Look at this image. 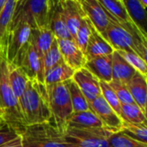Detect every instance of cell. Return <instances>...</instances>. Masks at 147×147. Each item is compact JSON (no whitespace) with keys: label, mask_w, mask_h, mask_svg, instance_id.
<instances>
[{"label":"cell","mask_w":147,"mask_h":147,"mask_svg":"<svg viewBox=\"0 0 147 147\" xmlns=\"http://www.w3.org/2000/svg\"><path fill=\"white\" fill-rule=\"evenodd\" d=\"M100 87H101V95L108 102V104L121 116V103L120 102L115 92L110 87L109 83L100 81Z\"/></svg>","instance_id":"34"},{"label":"cell","mask_w":147,"mask_h":147,"mask_svg":"<svg viewBox=\"0 0 147 147\" xmlns=\"http://www.w3.org/2000/svg\"><path fill=\"white\" fill-rule=\"evenodd\" d=\"M18 136L19 134L16 130L10 128L7 125H3L0 127V146L11 141Z\"/></svg>","instance_id":"36"},{"label":"cell","mask_w":147,"mask_h":147,"mask_svg":"<svg viewBox=\"0 0 147 147\" xmlns=\"http://www.w3.org/2000/svg\"><path fill=\"white\" fill-rule=\"evenodd\" d=\"M31 28L30 25L22 21L11 23L7 38V59L10 65L29 43Z\"/></svg>","instance_id":"9"},{"label":"cell","mask_w":147,"mask_h":147,"mask_svg":"<svg viewBox=\"0 0 147 147\" xmlns=\"http://www.w3.org/2000/svg\"><path fill=\"white\" fill-rule=\"evenodd\" d=\"M114 18L121 23H134L121 0H97Z\"/></svg>","instance_id":"27"},{"label":"cell","mask_w":147,"mask_h":147,"mask_svg":"<svg viewBox=\"0 0 147 147\" xmlns=\"http://www.w3.org/2000/svg\"><path fill=\"white\" fill-rule=\"evenodd\" d=\"M62 6L65 21L73 40L82 19L86 16L78 2L73 0H63Z\"/></svg>","instance_id":"15"},{"label":"cell","mask_w":147,"mask_h":147,"mask_svg":"<svg viewBox=\"0 0 147 147\" xmlns=\"http://www.w3.org/2000/svg\"><path fill=\"white\" fill-rule=\"evenodd\" d=\"M114 51V48L109 45V43L91 24V33L84 52L86 59L110 55Z\"/></svg>","instance_id":"14"},{"label":"cell","mask_w":147,"mask_h":147,"mask_svg":"<svg viewBox=\"0 0 147 147\" xmlns=\"http://www.w3.org/2000/svg\"><path fill=\"white\" fill-rule=\"evenodd\" d=\"M121 130L133 139L147 144L146 123H131L123 121Z\"/></svg>","instance_id":"30"},{"label":"cell","mask_w":147,"mask_h":147,"mask_svg":"<svg viewBox=\"0 0 147 147\" xmlns=\"http://www.w3.org/2000/svg\"><path fill=\"white\" fill-rule=\"evenodd\" d=\"M91 33V22L85 16L82 19L79 28L76 33V35L73 40L76 42L79 49L84 53L89 38Z\"/></svg>","instance_id":"31"},{"label":"cell","mask_w":147,"mask_h":147,"mask_svg":"<svg viewBox=\"0 0 147 147\" xmlns=\"http://www.w3.org/2000/svg\"><path fill=\"white\" fill-rule=\"evenodd\" d=\"M19 104L26 126L51 121L48 93L44 84L28 79Z\"/></svg>","instance_id":"3"},{"label":"cell","mask_w":147,"mask_h":147,"mask_svg":"<svg viewBox=\"0 0 147 147\" xmlns=\"http://www.w3.org/2000/svg\"><path fill=\"white\" fill-rule=\"evenodd\" d=\"M9 80L11 90L19 102L24 93L28 78L21 68L9 64Z\"/></svg>","instance_id":"25"},{"label":"cell","mask_w":147,"mask_h":147,"mask_svg":"<svg viewBox=\"0 0 147 147\" xmlns=\"http://www.w3.org/2000/svg\"><path fill=\"white\" fill-rule=\"evenodd\" d=\"M84 68L99 81L109 83L112 80V54L87 59Z\"/></svg>","instance_id":"16"},{"label":"cell","mask_w":147,"mask_h":147,"mask_svg":"<svg viewBox=\"0 0 147 147\" xmlns=\"http://www.w3.org/2000/svg\"><path fill=\"white\" fill-rule=\"evenodd\" d=\"M62 1L63 0H53L51 9L49 28L53 33L55 38L72 40L64 18Z\"/></svg>","instance_id":"17"},{"label":"cell","mask_w":147,"mask_h":147,"mask_svg":"<svg viewBox=\"0 0 147 147\" xmlns=\"http://www.w3.org/2000/svg\"><path fill=\"white\" fill-rule=\"evenodd\" d=\"M72 79L78 84L89 103L101 96L100 81L86 68L84 67L75 71Z\"/></svg>","instance_id":"12"},{"label":"cell","mask_w":147,"mask_h":147,"mask_svg":"<svg viewBox=\"0 0 147 147\" xmlns=\"http://www.w3.org/2000/svg\"><path fill=\"white\" fill-rule=\"evenodd\" d=\"M55 36L50 28H32L30 42L43 60V57L53 44Z\"/></svg>","instance_id":"19"},{"label":"cell","mask_w":147,"mask_h":147,"mask_svg":"<svg viewBox=\"0 0 147 147\" xmlns=\"http://www.w3.org/2000/svg\"><path fill=\"white\" fill-rule=\"evenodd\" d=\"M139 2V3L145 9H146V6H147V0H137Z\"/></svg>","instance_id":"38"},{"label":"cell","mask_w":147,"mask_h":147,"mask_svg":"<svg viewBox=\"0 0 147 147\" xmlns=\"http://www.w3.org/2000/svg\"><path fill=\"white\" fill-rule=\"evenodd\" d=\"M25 1H26V0H18V2H17V6H16V8H17V7H20V6H21V5H22V3H24Z\"/></svg>","instance_id":"40"},{"label":"cell","mask_w":147,"mask_h":147,"mask_svg":"<svg viewBox=\"0 0 147 147\" xmlns=\"http://www.w3.org/2000/svg\"><path fill=\"white\" fill-rule=\"evenodd\" d=\"M20 137L23 147H66L64 134L52 121L26 126Z\"/></svg>","instance_id":"4"},{"label":"cell","mask_w":147,"mask_h":147,"mask_svg":"<svg viewBox=\"0 0 147 147\" xmlns=\"http://www.w3.org/2000/svg\"><path fill=\"white\" fill-rule=\"evenodd\" d=\"M112 133L105 127H67L63 134L66 147H110L109 138Z\"/></svg>","instance_id":"7"},{"label":"cell","mask_w":147,"mask_h":147,"mask_svg":"<svg viewBox=\"0 0 147 147\" xmlns=\"http://www.w3.org/2000/svg\"><path fill=\"white\" fill-rule=\"evenodd\" d=\"M57 41L62 59L68 66L72 68L74 71H78L84 67L87 61L85 55L73 40L57 39Z\"/></svg>","instance_id":"13"},{"label":"cell","mask_w":147,"mask_h":147,"mask_svg":"<svg viewBox=\"0 0 147 147\" xmlns=\"http://www.w3.org/2000/svg\"><path fill=\"white\" fill-rule=\"evenodd\" d=\"M65 84L68 90L73 113L89 110L90 109L89 102H87L83 92L81 91L78 84L73 81V79L72 78L68 79L65 81Z\"/></svg>","instance_id":"26"},{"label":"cell","mask_w":147,"mask_h":147,"mask_svg":"<svg viewBox=\"0 0 147 147\" xmlns=\"http://www.w3.org/2000/svg\"><path fill=\"white\" fill-rule=\"evenodd\" d=\"M110 147H147V144L138 141L121 130L114 132L109 138Z\"/></svg>","instance_id":"29"},{"label":"cell","mask_w":147,"mask_h":147,"mask_svg":"<svg viewBox=\"0 0 147 147\" xmlns=\"http://www.w3.org/2000/svg\"><path fill=\"white\" fill-rule=\"evenodd\" d=\"M67 127L75 128H100L103 127L102 121L91 110L72 113L69 119ZM66 127V128H67Z\"/></svg>","instance_id":"21"},{"label":"cell","mask_w":147,"mask_h":147,"mask_svg":"<svg viewBox=\"0 0 147 147\" xmlns=\"http://www.w3.org/2000/svg\"><path fill=\"white\" fill-rule=\"evenodd\" d=\"M18 0H7L0 11V43L7 42L8 34Z\"/></svg>","instance_id":"23"},{"label":"cell","mask_w":147,"mask_h":147,"mask_svg":"<svg viewBox=\"0 0 147 147\" xmlns=\"http://www.w3.org/2000/svg\"><path fill=\"white\" fill-rule=\"evenodd\" d=\"M127 9L130 17L139 28L146 34V10L139 3L137 0H121Z\"/></svg>","instance_id":"24"},{"label":"cell","mask_w":147,"mask_h":147,"mask_svg":"<svg viewBox=\"0 0 147 147\" xmlns=\"http://www.w3.org/2000/svg\"><path fill=\"white\" fill-rule=\"evenodd\" d=\"M89 106L90 109H91L102 121L103 127L111 132H117L121 129L123 120L108 104L102 95L90 102Z\"/></svg>","instance_id":"10"},{"label":"cell","mask_w":147,"mask_h":147,"mask_svg":"<svg viewBox=\"0 0 147 147\" xmlns=\"http://www.w3.org/2000/svg\"><path fill=\"white\" fill-rule=\"evenodd\" d=\"M81 7L93 27L102 34L108 28L110 19L109 13L97 0H81Z\"/></svg>","instance_id":"11"},{"label":"cell","mask_w":147,"mask_h":147,"mask_svg":"<svg viewBox=\"0 0 147 147\" xmlns=\"http://www.w3.org/2000/svg\"><path fill=\"white\" fill-rule=\"evenodd\" d=\"M53 3V0H26L16 9L11 23L22 21L31 28H49Z\"/></svg>","instance_id":"6"},{"label":"cell","mask_w":147,"mask_h":147,"mask_svg":"<svg viewBox=\"0 0 147 147\" xmlns=\"http://www.w3.org/2000/svg\"><path fill=\"white\" fill-rule=\"evenodd\" d=\"M110 87L115 92L121 104H129V103H135L128 89L127 88L126 84L112 79L109 83Z\"/></svg>","instance_id":"35"},{"label":"cell","mask_w":147,"mask_h":147,"mask_svg":"<svg viewBox=\"0 0 147 147\" xmlns=\"http://www.w3.org/2000/svg\"><path fill=\"white\" fill-rule=\"evenodd\" d=\"M147 77L136 71L134 77L126 84L135 104L146 114Z\"/></svg>","instance_id":"18"},{"label":"cell","mask_w":147,"mask_h":147,"mask_svg":"<svg viewBox=\"0 0 147 147\" xmlns=\"http://www.w3.org/2000/svg\"><path fill=\"white\" fill-rule=\"evenodd\" d=\"M74 72L75 71L68 66L63 60L46 72L44 78V84L47 89L55 84L63 83L68 79L72 78Z\"/></svg>","instance_id":"22"},{"label":"cell","mask_w":147,"mask_h":147,"mask_svg":"<svg viewBox=\"0 0 147 147\" xmlns=\"http://www.w3.org/2000/svg\"><path fill=\"white\" fill-rule=\"evenodd\" d=\"M136 71L140 72L143 76L147 77V64L146 60L142 59L134 52L118 50L116 51Z\"/></svg>","instance_id":"32"},{"label":"cell","mask_w":147,"mask_h":147,"mask_svg":"<svg viewBox=\"0 0 147 147\" xmlns=\"http://www.w3.org/2000/svg\"><path fill=\"white\" fill-rule=\"evenodd\" d=\"M63 59L59 48L57 39L55 38L53 44L51 45L50 48L47 50V52L45 53L43 57V69H44V75L47 71H49L51 68L58 65L59 63L62 62ZM45 78V77H44Z\"/></svg>","instance_id":"33"},{"label":"cell","mask_w":147,"mask_h":147,"mask_svg":"<svg viewBox=\"0 0 147 147\" xmlns=\"http://www.w3.org/2000/svg\"><path fill=\"white\" fill-rule=\"evenodd\" d=\"M6 1H7V0H0V11H1V9H3V7L4 3H6Z\"/></svg>","instance_id":"39"},{"label":"cell","mask_w":147,"mask_h":147,"mask_svg":"<svg viewBox=\"0 0 147 147\" xmlns=\"http://www.w3.org/2000/svg\"><path fill=\"white\" fill-rule=\"evenodd\" d=\"M136 71L116 52L112 53V79L127 84Z\"/></svg>","instance_id":"20"},{"label":"cell","mask_w":147,"mask_h":147,"mask_svg":"<svg viewBox=\"0 0 147 147\" xmlns=\"http://www.w3.org/2000/svg\"><path fill=\"white\" fill-rule=\"evenodd\" d=\"M9 71L7 42H3L0 43V125H7L20 135L26 124L19 102L9 84Z\"/></svg>","instance_id":"1"},{"label":"cell","mask_w":147,"mask_h":147,"mask_svg":"<svg viewBox=\"0 0 147 147\" xmlns=\"http://www.w3.org/2000/svg\"><path fill=\"white\" fill-rule=\"evenodd\" d=\"M73 1H76V2H78V3H80V1H81V0H73Z\"/></svg>","instance_id":"41"},{"label":"cell","mask_w":147,"mask_h":147,"mask_svg":"<svg viewBox=\"0 0 147 147\" xmlns=\"http://www.w3.org/2000/svg\"><path fill=\"white\" fill-rule=\"evenodd\" d=\"M11 65L21 68L28 79H36L44 84L43 60L30 41L21 51Z\"/></svg>","instance_id":"8"},{"label":"cell","mask_w":147,"mask_h":147,"mask_svg":"<svg viewBox=\"0 0 147 147\" xmlns=\"http://www.w3.org/2000/svg\"><path fill=\"white\" fill-rule=\"evenodd\" d=\"M121 117L124 121L131 123H146V114L135 103L121 104Z\"/></svg>","instance_id":"28"},{"label":"cell","mask_w":147,"mask_h":147,"mask_svg":"<svg viewBox=\"0 0 147 147\" xmlns=\"http://www.w3.org/2000/svg\"><path fill=\"white\" fill-rule=\"evenodd\" d=\"M109 13V12H108ZM109 24L102 34L114 50L134 52L146 60L147 38L135 23H121L109 13Z\"/></svg>","instance_id":"2"},{"label":"cell","mask_w":147,"mask_h":147,"mask_svg":"<svg viewBox=\"0 0 147 147\" xmlns=\"http://www.w3.org/2000/svg\"><path fill=\"white\" fill-rule=\"evenodd\" d=\"M51 110V121L57 129L64 134L73 109L65 82L55 84L47 89Z\"/></svg>","instance_id":"5"},{"label":"cell","mask_w":147,"mask_h":147,"mask_svg":"<svg viewBox=\"0 0 147 147\" xmlns=\"http://www.w3.org/2000/svg\"><path fill=\"white\" fill-rule=\"evenodd\" d=\"M0 147H23L22 143V139L20 137V135L18 137H16V139L12 140L11 141L3 145Z\"/></svg>","instance_id":"37"}]
</instances>
